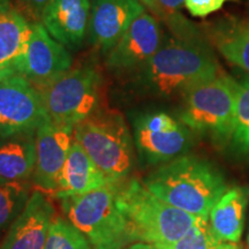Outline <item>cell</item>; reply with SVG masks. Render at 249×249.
Segmentation results:
<instances>
[{"mask_svg":"<svg viewBox=\"0 0 249 249\" xmlns=\"http://www.w3.org/2000/svg\"><path fill=\"white\" fill-rule=\"evenodd\" d=\"M74 130L45 119L36 130V164L34 182L42 193L53 195L73 143Z\"/></svg>","mask_w":249,"mask_h":249,"instance_id":"cell-12","label":"cell"},{"mask_svg":"<svg viewBox=\"0 0 249 249\" xmlns=\"http://www.w3.org/2000/svg\"><path fill=\"white\" fill-rule=\"evenodd\" d=\"M247 240H248V245H249V234H248V238H247Z\"/></svg>","mask_w":249,"mask_h":249,"instance_id":"cell-31","label":"cell"},{"mask_svg":"<svg viewBox=\"0 0 249 249\" xmlns=\"http://www.w3.org/2000/svg\"><path fill=\"white\" fill-rule=\"evenodd\" d=\"M36 164V132L0 139V177L26 181Z\"/></svg>","mask_w":249,"mask_h":249,"instance_id":"cell-19","label":"cell"},{"mask_svg":"<svg viewBox=\"0 0 249 249\" xmlns=\"http://www.w3.org/2000/svg\"><path fill=\"white\" fill-rule=\"evenodd\" d=\"M134 144L150 164L166 163L182 156L191 145V130L166 112L141 113L133 119Z\"/></svg>","mask_w":249,"mask_h":249,"instance_id":"cell-8","label":"cell"},{"mask_svg":"<svg viewBox=\"0 0 249 249\" xmlns=\"http://www.w3.org/2000/svg\"><path fill=\"white\" fill-rule=\"evenodd\" d=\"M90 12V0H50L40 23L60 44L77 50L88 36Z\"/></svg>","mask_w":249,"mask_h":249,"instance_id":"cell-15","label":"cell"},{"mask_svg":"<svg viewBox=\"0 0 249 249\" xmlns=\"http://www.w3.org/2000/svg\"><path fill=\"white\" fill-rule=\"evenodd\" d=\"M247 191L244 188L227 189L209 213V226L219 240L238 244L245 226Z\"/></svg>","mask_w":249,"mask_h":249,"instance_id":"cell-18","label":"cell"},{"mask_svg":"<svg viewBox=\"0 0 249 249\" xmlns=\"http://www.w3.org/2000/svg\"><path fill=\"white\" fill-rule=\"evenodd\" d=\"M126 249H158L155 245L150 244H143V242H140V244H134L130 245Z\"/></svg>","mask_w":249,"mask_h":249,"instance_id":"cell-29","label":"cell"},{"mask_svg":"<svg viewBox=\"0 0 249 249\" xmlns=\"http://www.w3.org/2000/svg\"><path fill=\"white\" fill-rule=\"evenodd\" d=\"M34 23L20 12L0 9V75L18 73L28 51Z\"/></svg>","mask_w":249,"mask_h":249,"instance_id":"cell-17","label":"cell"},{"mask_svg":"<svg viewBox=\"0 0 249 249\" xmlns=\"http://www.w3.org/2000/svg\"><path fill=\"white\" fill-rule=\"evenodd\" d=\"M44 249H92V247L85 234L71 222L54 217Z\"/></svg>","mask_w":249,"mask_h":249,"instance_id":"cell-24","label":"cell"},{"mask_svg":"<svg viewBox=\"0 0 249 249\" xmlns=\"http://www.w3.org/2000/svg\"><path fill=\"white\" fill-rule=\"evenodd\" d=\"M50 0H22V2L26 6L28 11L34 15V18H40L45 6L48 5Z\"/></svg>","mask_w":249,"mask_h":249,"instance_id":"cell-27","label":"cell"},{"mask_svg":"<svg viewBox=\"0 0 249 249\" xmlns=\"http://www.w3.org/2000/svg\"><path fill=\"white\" fill-rule=\"evenodd\" d=\"M167 26L170 34L160 50L130 76L140 91L163 98L183 96L219 74L211 48L194 24L179 14Z\"/></svg>","mask_w":249,"mask_h":249,"instance_id":"cell-1","label":"cell"},{"mask_svg":"<svg viewBox=\"0 0 249 249\" xmlns=\"http://www.w3.org/2000/svg\"><path fill=\"white\" fill-rule=\"evenodd\" d=\"M103 76L90 64L71 67L53 83L39 90L48 119L74 130L75 126L98 107Z\"/></svg>","mask_w":249,"mask_h":249,"instance_id":"cell-7","label":"cell"},{"mask_svg":"<svg viewBox=\"0 0 249 249\" xmlns=\"http://www.w3.org/2000/svg\"><path fill=\"white\" fill-rule=\"evenodd\" d=\"M120 183L111 182L88 194L61 198L68 220L85 234L92 249H126L133 244L117 204Z\"/></svg>","mask_w":249,"mask_h":249,"instance_id":"cell-5","label":"cell"},{"mask_svg":"<svg viewBox=\"0 0 249 249\" xmlns=\"http://www.w3.org/2000/svg\"><path fill=\"white\" fill-rule=\"evenodd\" d=\"M44 193L36 191L12 223L0 249H44L54 209Z\"/></svg>","mask_w":249,"mask_h":249,"instance_id":"cell-14","label":"cell"},{"mask_svg":"<svg viewBox=\"0 0 249 249\" xmlns=\"http://www.w3.org/2000/svg\"><path fill=\"white\" fill-rule=\"evenodd\" d=\"M29 197L28 182L0 177V231L11 222H14Z\"/></svg>","mask_w":249,"mask_h":249,"instance_id":"cell-22","label":"cell"},{"mask_svg":"<svg viewBox=\"0 0 249 249\" xmlns=\"http://www.w3.org/2000/svg\"><path fill=\"white\" fill-rule=\"evenodd\" d=\"M140 1H141L142 4L145 6V8H147L149 12H151V13L156 15V17L160 18V20H163L164 15H163V13H161L160 7H158L156 0H140Z\"/></svg>","mask_w":249,"mask_h":249,"instance_id":"cell-28","label":"cell"},{"mask_svg":"<svg viewBox=\"0 0 249 249\" xmlns=\"http://www.w3.org/2000/svg\"><path fill=\"white\" fill-rule=\"evenodd\" d=\"M117 204L124 214L133 242L172 244L204 219L160 200L138 179L120 183Z\"/></svg>","mask_w":249,"mask_h":249,"instance_id":"cell-3","label":"cell"},{"mask_svg":"<svg viewBox=\"0 0 249 249\" xmlns=\"http://www.w3.org/2000/svg\"><path fill=\"white\" fill-rule=\"evenodd\" d=\"M213 35L219 53L249 73V22L219 24Z\"/></svg>","mask_w":249,"mask_h":249,"instance_id":"cell-20","label":"cell"},{"mask_svg":"<svg viewBox=\"0 0 249 249\" xmlns=\"http://www.w3.org/2000/svg\"><path fill=\"white\" fill-rule=\"evenodd\" d=\"M8 7L7 6V0H0V9Z\"/></svg>","mask_w":249,"mask_h":249,"instance_id":"cell-30","label":"cell"},{"mask_svg":"<svg viewBox=\"0 0 249 249\" xmlns=\"http://www.w3.org/2000/svg\"><path fill=\"white\" fill-rule=\"evenodd\" d=\"M164 37L160 18L145 11L105 54V67L114 75H134L160 50Z\"/></svg>","mask_w":249,"mask_h":249,"instance_id":"cell-10","label":"cell"},{"mask_svg":"<svg viewBox=\"0 0 249 249\" xmlns=\"http://www.w3.org/2000/svg\"><path fill=\"white\" fill-rule=\"evenodd\" d=\"M158 249H242L234 242L219 240L209 226V218H204L180 240L166 245H155Z\"/></svg>","mask_w":249,"mask_h":249,"instance_id":"cell-23","label":"cell"},{"mask_svg":"<svg viewBox=\"0 0 249 249\" xmlns=\"http://www.w3.org/2000/svg\"><path fill=\"white\" fill-rule=\"evenodd\" d=\"M156 2L164 15V21L179 14V11L185 5V0H156Z\"/></svg>","mask_w":249,"mask_h":249,"instance_id":"cell-26","label":"cell"},{"mask_svg":"<svg viewBox=\"0 0 249 249\" xmlns=\"http://www.w3.org/2000/svg\"><path fill=\"white\" fill-rule=\"evenodd\" d=\"M145 11L148 9L140 0H93L88 42L105 55Z\"/></svg>","mask_w":249,"mask_h":249,"instance_id":"cell-13","label":"cell"},{"mask_svg":"<svg viewBox=\"0 0 249 249\" xmlns=\"http://www.w3.org/2000/svg\"><path fill=\"white\" fill-rule=\"evenodd\" d=\"M113 181L98 169L79 142L73 140L53 196L66 198L95 192Z\"/></svg>","mask_w":249,"mask_h":249,"instance_id":"cell-16","label":"cell"},{"mask_svg":"<svg viewBox=\"0 0 249 249\" xmlns=\"http://www.w3.org/2000/svg\"><path fill=\"white\" fill-rule=\"evenodd\" d=\"M231 147L239 155L249 156V76L239 83L235 96Z\"/></svg>","mask_w":249,"mask_h":249,"instance_id":"cell-21","label":"cell"},{"mask_svg":"<svg viewBox=\"0 0 249 249\" xmlns=\"http://www.w3.org/2000/svg\"><path fill=\"white\" fill-rule=\"evenodd\" d=\"M231 0H185V7L194 18H205L219 11Z\"/></svg>","mask_w":249,"mask_h":249,"instance_id":"cell-25","label":"cell"},{"mask_svg":"<svg viewBox=\"0 0 249 249\" xmlns=\"http://www.w3.org/2000/svg\"><path fill=\"white\" fill-rule=\"evenodd\" d=\"M238 86L231 76L219 73L194 87L182 96L179 120L197 135L227 144L232 138Z\"/></svg>","mask_w":249,"mask_h":249,"instance_id":"cell-6","label":"cell"},{"mask_svg":"<svg viewBox=\"0 0 249 249\" xmlns=\"http://www.w3.org/2000/svg\"><path fill=\"white\" fill-rule=\"evenodd\" d=\"M46 117L40 93L21 74L0 75V139L35 133Z\"/></svg>","mask_w":249,"mask_h":249,"instance_id":"cell-9","label":"cell"},{"mask_svg":"<svg viewBox=\"0 0 249 249\" xmlns=\"http://www.w3.org/2000/svg\"><path fill=\"white\" fill-rule=\"evenodd\" d=\"M143 183L172 207L203 218H209L213 207L227 191L222 173L195 156L182 155L163 163Z\"/></svg>","mask_w":249,"mask_h":249,"instance_id":"cell-2","label":"cell"},{"mask_svg":"<svg viewBox=\"0 0 249 249\" xmlns=\"http://www.w3.org/2000/svg\"><path fill=\"white\" fill-rule=\"evenodd\" d=\"M71 67L73 58L66 46L50 35L42 23H34L28 51L18 66V74H21L39 91Z\"/></svg>","mask_w":249,"mask_h":249,"instance_id":"cell-11","label":"cell"},{"mask_svg":"<svg viewBox=\"0 0 249 249\" xmlns=\"http://www.w3.org/2000/svg\"><path fill=\"white\" fill-rule=\"evenodd\" d=\"M73 138L113 182L128 177L134 161V141L123 114L97 107L75 126Z\"/></svg>","mask_w":249,"mask_h":249,"instance_id":"cell-4","label":"cell"}]
</instances>
